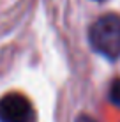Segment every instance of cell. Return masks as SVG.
<instances>
[{"mask_svg": "<svg viewBox=\"0 0 120 122\" xmlns=\"http://www.w3.org/2000/svg\"><path fill=\"white\" fill-rule=\"evenodd\" d=\"M110 101L120 108V78H117L113 83H111V89H110Z\"/></svg>", "mask_w": 120, "mask_h": 122, "instance_id": "obj_3", "label": "cell"}, {"mask_svg": "<svg viewBox=\"0 0 120 122\" xmlns=\"http://www.w3.org/2000/svg\"><path fill=\"white\" fill-rule=\"evenodd\" d=\"M76 122H97V120H94L92 117H88V115H80L76 119Z\"/></svg>", "mask_w": 120, "mask_h": 122, "instance_id": "obj_4", "label": "cell"}, {"mask_svg": "<svg viewBox=\"0 0 120 122\" xmlns=\"http://www.w3.org/2000/svg\"><path fill=\"white\" fill-rule=\"evenodd\" d=\"M97 2H102V0H97Z\"/></svg>", "mask_w": 120, "mask_h": 122, "instance_id": "obj_5", "label": "cell"}, {"mask_svg": "<svg viewBox=\"0 0 120 122\" xmlns=\"http://www.w3.org/2000/svg\"><path fill=\"white\" fill-rule=\"evenodd\" d=\"M88 41L94 51L108 60L120 58V14L108 12L92 23Z\"/></svg>", "mask_w": 120, "mask_h": 122, "instance_id": "obj_1", "label": "cell"}, {"mask_svg": "<svg viewBox=\"0 0 120 122\" xmlns=\"http://www.w3.org/2000/svg\"><path fill=\"white\" fill-rule=\"evenodd\" d=\"M0 122H35V112L21 94H7L0 99Z\"/></svg>", "mask_w": 120, "mask_h": 122, "instance_id": "obj_2", "label": "cell"}]
</instances>
